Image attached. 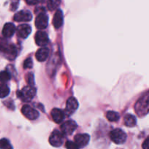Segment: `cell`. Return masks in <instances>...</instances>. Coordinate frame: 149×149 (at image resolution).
Returning <instances> with one entry per match:
<instances>
[{
	"mask_svg": "<svg viewBox=\"0 0 149 149\" xmlns=\"http://www.w3.org/2000/svg\"><path fill=\"white\" fill-rule=\"evenodd\" d=\"M135 111L140 117L145 116L149 113V92L137 101L135 106Z\"/></svg>",
	"mask_w": 149,
	"mask_h": 149,
	"instance_id": "1",
	"label": "cell"
},
{
	"mask_svg": "<svg viewBox=\"0 0 149 149\" xmlns=\"http://www.w3.org/2000/svg\"><path fill=\"white\" fill-rule=\"evenodd\" d=\"M17 97L23 102H30L36 95V89L33 87L27 86L22 89L21 90L17 92Z\"/></svg>",
	"mask_w": 149,
	"mask_h": 149,
	"instance_id": "2",
	"label": "cell"
},
{
	"mask_svg": "<svg viewBox=\"0 0 149 149\" xmlns=\"http://www.w3.org/2000/svg\"><path fill=\"white\" fill-rule=\"evenodd\" d=\"M0 51L10 60H13L17 55V49L15 45L6 42L0 44Z\"/></svg>",
	"mask_w": 149,
	"mask_h": 149,
	"instance_id": "3",
	"label": "cell"
},
{
	"mask_svg": "<svg viewBox=\"0 0 149 149\" xmlns=\"http://www.w3.org/2000/svg\"><path fill=\"white\" fill-rule=\"evenodd\" d=\"M111 140L116 144H122L126 141L127 135L121 129H114L109 134Z\"/></svg>",
	"mask_w": 149,
	"mask_h": 149,
	"instance_id": "4",
	"label": "cell"
},
{
	"mask_svg": "<svg viewBox=\"0 0 149 149\" xmlns=\"http://www.w3.org/2000/svg\"><path fill=\"white\" fill-rule=\"evenodd\" d=\"M49 142L54 147L61 146L63 143V134L60 131H53L49 136Z\"/></svg>",
	"mask_w": 149,
	"mask_h": 149,
	"instance_id": "5",
	"label": "cell"
},
{
	"mask_svg": "<svg viewBox=\"0 0 149 149\" xmlns=\"http://www.w3.org/2000/svg\"><path fill=\"white\" fill-rule=\"evenodd\" d=\"M35 26L38 29H45L48 26V16L44 12H41L37 15L35 20Z\"/></svg>",
	"mask_w": 149,
	"mask_h": 149,
	"instance_id": "6",
	"label": "cell"
},
{
	"mask_svg": "<svg viewBox=\"0 0 149 149\" xmlns=\"http://www.w3.org/2000/svg\"><path fill=\"white\" fill-rule=\"evenodd\" d=\"M77 125L75 122L72 120H68L62 124L61 127V132L63 135H71L77 129Z\"/></svg>",
	"mask_w": 149,
	"mask_h": 149,
	"instance_id": "7",
	"label": "cell"
},
{
	"mask_svg": "<svg viewBox=\"0 0 149 149\" xmlns=\"http://www.w3.org/2000/svg\"><path fill=\"white\" fill-rule=\"evenodd\" d=\"M79 107V103L77 100L74 97H71L68 99L65 105V113L67 116H71L77 111Z\"/></svg>",
	"mask_w": 149,
	"mask_h": 149,
	"instance_id": "8",
	"label": "cell"
},
{
	"mask_svg": "<svg viewBox=\"0 0 149 149\" xmlns=\"http://www.w3.org/2000/svg\"><path fill=\"white\" fill-rule=\"evenodd\" d=\"M21 112L27 119H30V120H34V119H37L39 115L37 111L28 105H25L22 107Z\"/></svg>",
	"mask_w": 149,
	"mask_h": 149,
	"instance_id": "9",
	"label": "cell"
},
{
	"mask_svg": "<svg viewBox=\"0 0 149 149\" xmlns=\"http://www.w3.org/2000/svg\"><path fill=\"white\" fill-rule=\"evenodd\" d=\"M14 20L17 22H29L32 19V15L29 10H21L14 15Z\"/></svg>",
	"mask_w": 149,
	"mask_h": 149,
	"instance_id": "10",
	"label": "cell"
},
{
	"mask_svg": "<svg viewBox=\"0 0 149 149\" xmlns=\"http://www.w3.org/2000/svg\"><path fill=\"white\" fill-rule=\"evenodd\" d=\"M35 42L36 44L39 47L46 46L49 42V38L47 34L44 31L36 32L35 35Z\"/></svg>",
	"mask_w": 149,
	"mask_h": 149,
	"instance_id": "11",
	"label": "cell"
},
{
	"mask_svg": "<svg viewBox=\"0 0 149 149\" xmlns=\"http://www.w3.org/2000/svg\"><path fill=\"white\" fill-rule=\"evenodd\" d=\"M16 31L19 37L22 39H26L31 32V28L28 24H21L17 26Z\"/></svg>",
	"mask_w": 149,
	"mask_h": 149,
	"instance_id": "12",
	"label": "cell"
},
{
	"mask_svg": "<svg viewBox=\"0 0 149 149\" xmlns=\"http://www.w3.org/2000/svg\"><path fill=\"white\" fill-rule=\"evenodd\" d=\"M90 141V135L87 134H77L74 137V142L78 145L79 148H84Z\"/></svg>",
	"mask_w": 149,
	"mask_h": 149,
	"instance_id": "13",
	"label": "cell"
},
{
	"mask_svg": "<svg viewBox=\"0 0 149 149\" xmlns=\"http://www.w3.org/2000/svg\"><path fill=\"white\" fill-rule=\"evenodd\" d=\"M16 31L15 25L12 23H7L4 26L2 29V34L4 37L10 38L13 36Z\"/></svg>",
	"mask_w": 149,
	"mask_h": 149,
	"instance_id": "14",
	"label": "cell"
},
{
	"mask_svg": "<svg viewBox=\"0 0 149 149\" xmlns=\"http://www.w3.org/2000/svg\"><path fill=\"white\" fill-rule=\"evenodd\" d=\"M63 23V12L61 10H58L56 13H55L53 17V20H52V23L55 29H59L61 27Z\"/></svg>",
	"mask_w": 149,
	"mask_h": 149,
	"instance_id": "15",
	"label": "cell"
},
{
	"mask_svg": "<svg viewBox=\"0 0 149 149\" xmlns=\"http://www.w3.org/2000/svg\"><path fill=\"white\" fill-rule=\"evenodd\" d=\"M52 119L55 123L59 124L64 119V113L59 109H53L51 111Z\"/></svg>",
	"mask_w": 149,
	"mask_h": 149,
	"instance_id": "16",
	"label": "cell"
},
{
	"mask_svg": "<svg viewBox=\"0 0 149 149\" xmlns=\"http://www.w3.org/2000/svg\"><path fill=\"white\" fill-rule=\"evenodd\" d=\"M49 50L48 48L47 47H42L39 49H38L37 52H36V58L37 61H40V62H43V61H46L47 58L49 56Z\"/></svg>",
	"mask_w": 149,
	"mask_h": 149,
	"instance_id": "17",
	"label": "cell"
},
{
	"mask_svg": "<svg viewBox=\"0 0 149 149\" xmlns=\"http://www.w3.org/2000/svg\"><path fill=\"white\" fill-rule=\"evenodd\" d=\"M124 122H125V126L129 127H133L136 125V117L135 116H133L132 114L128 113V114H126L125 116Z\"/></svg>",
	"mask_w": 149,
	"mask_h": 149,
	"instance_id": "18",
	"label": "cell"
},
{
	"mask_svg": "<svg viewBox=\"0 0 149 149\" xmlns=\"http://www.w3.org/2000/svg\"><path fill=\"white\" fill-rule=\"evenodd\" d=\"M119 114L116 111H109L106 113V118L110 122H117L119 119Z\"/></svg>",
	"mask_w": 149,
	"mask_h": 149,
	"instance_id": "19",
	"label": "cell"
},
{
	"mask_svg": "<svg viewBox=\"0 0 149 149\" xmlns=\"http://www.w3.org/2000/svg\"><path fill=\"white\" fill-rule=\"evenodd\" d=\"M10 94V88L5 84H0V98H4Z\"/></svg>",
	"mask_w": 149,
	"mask_h": 149,
	"instance_id": "20",
	"label": "cell"
},
{
	"mask_svg": "<svg viewBox=\"0 0 149 149\" xmlns=\"http://www.w3.org/2000/svg\"><path fill=\"white\" fill-rule=\"evenodd\" d=\"M60 4H61V0H48L47 8L52 11L58 8Z\"/></svg>",
	"mask_w": 149,
	"mask_h": 149,
	"instance_id": "21",
	"label": "cell"
},
{
	"mask_svg": "<svg viewBox=\"0 0 149 149\" xmlns=\"http://www.w3.org/2000/svg\"><path fill=\"white\" fill-rule=\"evenodd\" d=\"M10 79H11V75L8 71H4L0 72V82H7Z\"/></svg>",
	"mask_w": 149,
	"mask_h": 149,
	"instance_id": "22",
	"label": "cell"
},
{
	"mask_svg": "<svg viewBox=\"0 0 149 149\" xmlns=\"http://www.w3.org/2000/svg\"><path fill=\"white\" fill-rule=\"evenodd\" d=\"M0 149H13L10 141L6 138L0 140Z\"/></svg>",
	"mask_w": 149,
	"mask_h": 149,
	"instance_id": "23",
	"label": "cell"
},
{
	"mask_svg": "<svg viewBox=\"0 0 149 149\" xmlns=\"http://www.w3.org/2000/svg\"><path fill=\"white\" fill-rule=\"evenodd\" d=\"M26 79L29 86L33 87L34 85V77H33V75L32 73H29V74H26Z\"/></svg>",
	"mask_w": 149,
	"mask_h": 149,
	"instance_id": "24",
	"label": "cell"
},
{
	"mask_svg": "<svg viewBox=\"0 0 149 149\" xmlns=\"http://www.w3.org/2000/svg\"><path fill=\"white\" fill-rule=\"evenodd\" d=\"M65 147H66L67 149H79L80 148L75 142H72V141H67V142L65 143Z\"/></svg>",
	"mask_w": 149,
	"mask_h": 149,
	"instance_id": "25",
	"label": "cell"
},
{
	"mask_svg": "<svg viewBox=\"0 0 149 149\" xmlns=\"http://www.w3.org/2000/svg\"><path fill=\"white\" fill-rule=\"evenodd\" d=\"M33 67V61L31 58H28L25 60L23 63V68H31Z\"/></svg>",
	"mask_w": 149,
	"mask_h": 149,
	"instance_id": "26",
	"label": "cell"
},
{
	"mask_svg": "<svg viewBox=\"0 0 149 149\" xmlns=\"http://www.w3.org/2000/svg\"><path fill=\"white\" fill-rule=\"evenodd\" d=\"M18 1L19 0H13L11 4V10H15L17 9V5H18Z\"/></svg>",
	"mask_w": 149,
	"mask_h": 149,
	"instance_id": "27",
	"label": "cell"
},
{
	"mask_svg": "<svg viewBox=\"0 0 149 149\" xmlns=\"http://www.w3.org/2000/svg\"><path fill=\"white\" fill-rule=\"evenodd\" d=\"M142 147L143 149H149V136L145 140V141L143 143Z\"/></svg>",
	"mask_w": 149,
	"mask_h": 149,
	"instance_id": "28",
	"label": "cell"
},
{
	"mask_svg": "<svg viewBox=\"0 0 149 149\" xmlns=\"http://www.w3.org/2000/svg\"><path fill=\"white\" fill-rule=\"evenodd\" d=\"M26 2L28 4H30V5H34V4H37L39 1V0H25Z\"/></svg>",
	"mask_w": 149,
	"mask_h": 149,
	"instance_id": "29",
	"label": "cell"
}]
</instances>
